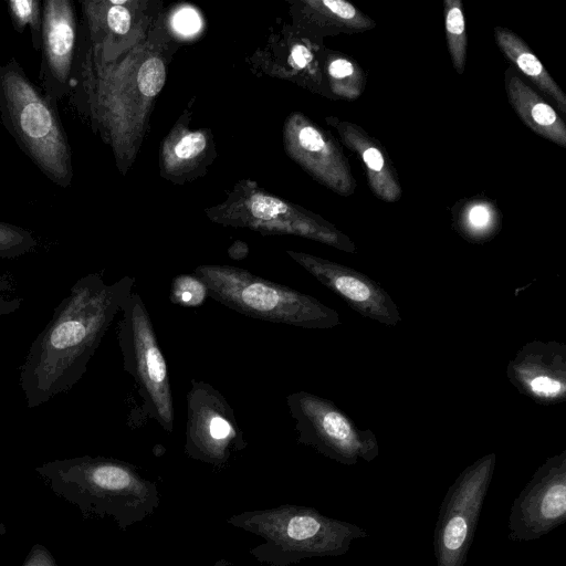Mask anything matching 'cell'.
I'll return each mask as SVG.
<instances>
[{
    "instance_id": "1",
    "label": "cell",
    "mask_w": 566,
    "mask_h": 566,
    "mask_svg": "<svg viewBox=\"0 0 566 566\" xmlns=\"http://www.w3.org/2000/svg\"><path fill=\"white\" fill-rule=\"evenodd\" d=\"M134 284L132 276L106 284L97 273L75 282L33 340L20 368L19 381L28 408L70 390L83 377Z\"/></svg>"
},
{
    "instance_id": "2",
    "label": "cell",
    "mask_w": 566,
    "mask_h": 566,
    "mask_svg": "<svg viewBox=\"0 0 566 566\" xmlns=\"http://www.w3.org/2000/svg\"><path fill=\"white\" fill-rule=\"evenodd\" d=\"M52 492L84 517H112L122 531L143 522L159 505L156 482L126 461L83 455L35 468Z\"/></svg>"
},
{
    "instance_id": "3",
    "label": "cell",
    "mask_w": 566,
    "mask_h": 566,
    "mask_svg": "<svg viewBox=\"0 0 566 566\" xmlns=\"http://www.w3.org/2000/svg\"><path fill=\"white\" fill-rule=\"evenodd\" d=\"M226 523L262 537L264 542L251 548L250 554L270 566L342 556L355 541L368 535L354 523L295 504L241 512L228 517Z\"/></svg>"
},
{
    "instance_id": "4",
    "label": "cell",
    "mask_w": 566,
    "mask_h": 566,
    "mask_svg": "<svg viewBox=\"0 0 566 566\" xmlns=\"http://www.w3.org/2000/svg\"><path fill=\"white\" fill-rule=\"evenodd\" d=\"M56 104L14 57L0 64L2 125L46 178L69 188L74 176L72 149Z\"/></svg>"
},
{
    "instance_id": "5",
    "label": "cell",
    "mask_w": 566,
    "mask_h": 566,
    "mask_svg": "<svg viewBox=\"0 0 566 566\" xmlns=\"http://www.w3.org/2000/svg\"><path fill=\"white\" fill-rule=\"evenodd\" d=\"M201 279L214 301L245 316L311 329L340 324L337 311L290 286L230 265H200Z\"/></svg>"
},
{
    "instance_id": "6",
    "label": "cell",
    "mask_w": 566,
    "mask_h": 566,
    "mask_svg": "<svg viewBox=\"0 0 566 566\" xmlns=\"http://www.w3.org/2000/svg\"><path fill=\"white\" fill-rule=\"evenodd\" d=\"M119 312L118 344L124 370L135 380L144 410L171 432L175 417L170 379L148 311L140 295L132 293Z\"/></svg>"
},
{
    "instance_id": "7",
    "label": "cell",
    "mask_w": 566,
    "mask_h": 566,
    "mask_svg": "<svg viewBox=\"0 0 566 566\" xmlns=\"http://www.w3.org/2000/svg\"><path fill=\"white\" fill-rule=\"evenodd\" d=\"M286 405L298 443L345 465L378 457L375 433L357 427L332 400L301 390L290 394Z\"/></svg>"
},
{
    "instance_id": "8",
    "label": "cell",
    "mask_w": 566,
    "mask_h": 566,
    "mask_svg": "<svg viewBox=\"0 0 566 566\" xmlns=\"http://www.w3.org/2000/svg\"><path fill=\"white\" fill-rule=\"evenodd\" d=\"M496 465L488 453L468 465L449 486L433 534L437 566H464Z\"/></svg>"
},
{
    "instance_id": "9",
    "label": "cell",
    "mask_w": 566,
    "mask_h": 566,
    "mask_svg": "<svg viewBox=\"0 0 566 566\" xmlns=\"http://www.w3.org/2000/svg\"><path fill=\"white\" fill-rule=\"evenodd\" d=\"M186 400L185 453L224 469L232 455L248 446L234 410L219 390L203 380L191 379Z\"/></svg>"
},
{
    "instance_id": "10",
    "label": "cell",
    "mask_w": 566,
    "mask_h": 566,
    "mask_svg": "<svg viewBox=\"0 0 566 566\" xmlns=\"http://www.w3.org/2000/svg\"><path fill=\"white\" fill-rule=\"evenodd\" d=\"M566 521V449L547 458L512 502L507 530L516 542L538 539Z\"/></svg>"
},
{
    "instance_id": "11",
    "label": "cell",
    "mask_w": 566,
    "mask_h": 566,
    "mask_svg": "<svg viewBox=\"0 0 566 566\" xmlns=\"http://www.w3.org/2000/svg\"><path fill=\"white\" fill-rule=\"evenodd\" d=\"M73 0L42 1L40 87L56 103L69 97L78 46Z\"/></svg>"
},
{
    "instance_id": "12",
    "label": "cell",
    "mask_w": 566,
    "mask_h": 566,
    "mask_svg": "<svg viewBox=\"0 0 566 566\" xmlns=\"http://www.w3.org/2000/svg\"><path fill=\"white\" fill-rule=\"evenodd\" d=\"M291 258L364 317L387 326L401 322L397 304L371 277L346 265L301 252Z\"/></svg>"
},
{
    "instance_id": "13",
    "label": "cell",
    "mask_w": 566,
    "mask_h": 566,
    "mask_svg": "<svg viewBox=\"0 0 566 566\" xmlns=\"http://www.w3.org/2000/svg\"><path fill=\"white\" fill-rule=\"evenodd\" d=\"M510 382L539 405H556L566 399V345L557 340L524 344L506 367Z\"/></svg>"
},
{
    "instance_id": "14",
    "label": "cell",
    "mask_w": 566,
    "mask_h": 566,
    "mask_svg": "<svg viewBox=\"0 0 566 566\" xmlns=\"http://www.w3.org/2000/svg\"><path fill=\"white\" fill-rule=\"evenodd\" d=\"M337 129L343 142L364 164L373 193L386 202L398 201L402 193L401 186L381 143L354 123L338 122Z\"/></svg>"
},
{
    "instance_id": "15",
    "label": "cell",
    "mask_w": 566,
    "mask_h": 566,
    "mask_svg": "<svg viewBox=\"0 0 566 566\" xmlns=\"http://www.w3.org/2000/svg\"><path fill=\"white\" fill-rule=\"evenodd\" d=\"M507 99L520 119L535 134L566 147V125L557 112L509 67L504 74Z\"/></svg>"
},
{
    "instance_id": "16",
    "label": "cell",
    "mask_w": 566,
    "mask_h": 566,
    "mask_svg": "<svg viewBox=\"0 0 566 566\" xmlns=\"http://www.w3.org/2000/svg\"><path fill=\"white\" fill-rule=\"evenodd\" d=\"M497 46L506 59L539 91L551 97L562 114H566V95L542 62L516 33L503 27L494 28Z\"/></svg>"
},
{
    "instance_id": "17",
    "label": "cell",
    "mask_w": 566,
    "mask_h": 566,
    "mask_svg": "<svg viewBox=\"0 0 566 566\" xmlns=\"http://www.w3.org/2000/svg\"><path fill=\"white\" fill-rule=\"evenodd\" d=\"M453 224L465 240L485 242L499 232L501 214L493 201L472 198L458 202L454 207Z\"/></svg>"
},
{
    "instance_id": "18",
    "label": "cell",
    "mask_w": 566,
    "mask_h": 566,
    "mask_svg": "<svg viewBox=\"0 0 566 566\" xmlns=\"http://www.w3.org/2000/svg\"><path fill=\"white\" fill-rule=\"evenodd\" d=\"M444 30L452 65L462 74L467 61L468 36L461 0H444Z\"/></svg>"
},
{
    "instance_id": "19",
    "label": "cell",
    "mask_w": 566,
    "mask_h": 566,
    "mask_svg": "<svg viewBox=\"0 0 566 566\" xmlns=\"http://www.w3.org/2000/svg\"><path fill=\"white\" fill-rule=\"evenodd\" d=\"M327 74L335 93L346 99H357L366 88V73L360 65L344 55L332 57L327 64Z\"/></svg>"
},
{
    "instance_id": "20",
    "label": "cell",
    "mask_w": 566,
    "mask_h": 566,
    "mask_svg": "<svg viewBox=\"0 0 566 566\" xmlns=\"http://www.w3.org/2000/svg\"><path fill=\"white\" fill-rule=\"evenodd\" d=\"M8 13L13 29L23 33L29 25L33 49L40 51L42 30V1L10 0L7 1Z\"/></svg>"
},
{
    "instance_id": "21",
    "label": "cell",
    "mask_w": 566,
    "mask_h": 566,
    "mask_svg": "<svg viewBox=\"0 0 566 566\" xmlns=\"http://www.w3.org/2000/svg\"><path fill=\"white\" fill-rule=\"evenodd\" d=\"M209 296L205 282L195 274L177 275L170 287L171 303L184 307H197Z\"/></svg>"
},
{
    "instance_id": "22",
    "label": "cell",
    "mask_w": 566,
    "mask_h": 566,
    "mask_svg": "<svg viewBox=\"0 0 566 566\" xmlns=\"http://www.w3.org/2000/svg\"><path fill=\"white\" fill-rule=\"evenodd\" d=\"M36 244V239L29 230L0 221V258L23 255L32 251Z\"/></svg>"
},
{
    "instance_id": "23",
    "label": "cell",
    "mask_w": 566,
    "mask_h": 566,
    "mask_svg": "<svg viewBox=\"0 0 566 566\" xmlns=\"http://www.w3.org/2000/svg\"><path fill=\"white\" fill-rule=\"evenodd\" d=\"M165 77V66L160 59L146 60L137 73V85L140 93L148 97L157 95L164 86Z\"/></svg>"
},
{
    "instance_id": "24",
    "label": "cell",
    "mask_w": 566,
    "mask_h": 566,
    "mask_svg": "<svg viewBox=\"0 0 566 566\" xmlns=\"http://www.w3.org/2000/svg\"><path fill=\"white\" fill-rule=\"evenodd\" d=\"M250 211L258 220L273 221L286 214L289 207L280 199L264 195H255L251 198Z\"/></svg>"
},
{
    "instance_id": "25",
    "label": "cell",
    "mask_w": 566,
    "mask_h": 566,
    "mask_svg": "<svg viewBox=\"0 0 566 566\" xmlns=\"http://www.w3.org/2000/svg\"><path fill=\"white\" fill-rule=\"evenodd\" d=\"M207 145V140L201 133H190L184 136L175 147V153L179 158L189 159L200 154Z\"/></svg>"
},
{
    "instance_id": "26",
    "label": "cell",
    "mask_w": 566,
    "mask_h": 566,
    "mask_svg": "<svg viewBox=\"0 0 566 566\" xmlns=\"http://www.w3.org/2000/svg\"><path fill=\"white\" fill-rule=\"evenodd\" d=\"M174 27L181 33L190 34L200 28V19L196 11L186 8L176 13Z\"/></svg>"
},
{
    "instance_id": "27",
    "label": "cell",
    "mask_w": 566,
    "mask_h": 566,
    "mask_svg": "<svg viewBox=\"0 0 566 566\" xmlns=\"http://www.w3.org/2000/svg\"><path fill=\"white\" fill-rule=\"evenodd\" d=\"M22 566H59L51 552L41 544H34Z\"/></svg>"
},
{
    "instance_id": "28",
    "label": "cell",
    "mask_w": 566,
    "mask_h": 566,
    "mask_svg": "<svg viewBox=\"0 0 566 566\" xmlns=\"http://www.w3.org/2000/svg\"><path fill=\"white\" fill-rule=\"evenodd\" d=\"M291 60L295 67L305 69L313 61V54L307 46L297 44L292 49Z\"/></svg>"
},
{
    "instance_id": "29",
    "label": "cell",
    "mask_w": 566,
    "mask_h": 566,
    "mask_svg": "<svg viewBox=\"0 0 566 566\" xmlns=\"http://www.w3.org/2000/svg\"><path fill=\"white\" fill-rule=\"evenodd\" d=\"M21 306V300L18 297L13 298H7L1 292H0V316L9 315L17 310H19Z\"/></svg>"
},
{
    "instance_id": "30",
    "label": "cell",
    "mask_w": 566,
    "mask_h": 566,
    "mask_svg": "<svg viewBox=\"0 0 566 566\" xmlns=\"http://www.w3.org/2000/svg\"><path fill=\"white\" fill-rule=\"evenodd\" d=\"M228 562H226L224 559L216 563L214 565H207V566H226Z\"/></svg>"
}]
</instances>
